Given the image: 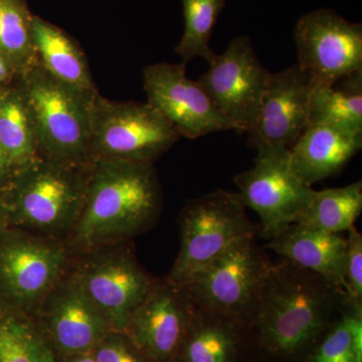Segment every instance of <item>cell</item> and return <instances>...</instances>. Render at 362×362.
Here are the masks:
<instances>
[{
    "instance_id": "obj_1",
    "label": "cell",
    "mask_w": 362,
    "mask_h": 362,
    "mask_svg": "<svg viewBox=\"0 0 362 362\" xmlns=\"http://www.w3.org/2000/svg\"><path fill=\"white\" fill-rule=\"evenodd\" d=\"M345 293L286 259L273 263L249 331L252 356L303 362L344 306Z\"/></svg>"
},
{
    "instance_id": "obj_2",
    "label": "cell",
    "mask_w": 362,
    "mask_h": 362,
    "mask_svg": "<svg viewBox=\"0 0 362 362\" xmlns=\"http://www.w3.org/2000/svg\"><path fill=\"white\" fill-rule=\"evenodd\" d=\"M162 202L154 164L93 161L84 206L66 242L75 255L128 242L156 225Z\"/></svg>"
},
{
    "instance_id": "obj_3",
    "label": "cell",
    "mask_w": 362,
    "mask_h": 362,
    "mask_svg": "<svg viewBox=\"0 0 362 362\" xmlns=\"http://www.w3.org/2000/svg\"><path fill=\"white\" fill-rule=\"evenodd\" d=\"M90 166L40 157L14 173L4 201L9 226L66 240L84 206Z\"/></svg>"
},
{
    "instance_id": "obj_4",
    "label": "cell",
    "mask_w": 362,
    "mask_h": 362,
    "mask_svg": "<svg viewBox=\"0 0 362 362\" xmlns=\"http://www.w3.org/2000/svg\"><path fill=\"white\" fill-rule=\"evenodd\" d=\"M23 94L32 109L40 158L90 163V117L99 94H90L52 77L39 61L21 73Z\"/></svg>"
},
{
    "instance_id": "obj_5",
    "label": "cell",
    "mask_w": 362,
    "mask_h": 362,
    "mask_svg": "<svg viewBox=\"0 0 362 362\" xmlns=\"http://www.w3.org/2000/svg\"><path fill=\"white\" fill-rule=\"evenodd\" d=\"M66 240L8 226L0 233V309L32 317L70 270Z\"/></svg>"
},
{
    "instance_id": "obj_6",
    "label": "cell",
    "mask_w": 362,
    "mask_h": 362,
    "mask_svg": "<svg viewBox=\"0 0 362 362\" xmlns=\"http://www.w3.org/2000/svg\"><path fill=\"white\" fill-rule=\"evenodd\" d=\"M180 249L166 280L183 286L233 245L256 237L239 194L218 189L183 207L180 216Z\"/></svg>"
},
{
    "instance_id": "obj_7",
    "label": "cell",
    "mask_w": 362,
    "mask_h": 362,
    "mask_svg": "<svg viewBox=\"0 0 362 362\" xmlns=\"http://www.w3.org/2000/svg\"><path fill=\"white\" fill-rule=\"evenodd\" d=\"M180 133L149 103L118 102L98 94L90 117V160L154 164Z\"/></svg>"
},
{
    "instance_id": "obj_8",
    "label": "cell",
    "mask_w": 362,
    "mask_h": 362,
    "mask_svg": "<svg viewBox=\"0 0 362 362\" xmlns=\"http://www.w3.org/2000/svg\"><path fill=\"white\" fill-rule=\"evenodd\" d=\"M272 261L256 237L233 245L182 286L195 306L249 327Z\"/></svg>"
},
{
    "instance_id": "obj_9",
    "label": "cell",
    "mask_w": 362,
    "mask_h": 362,
    "mask_svg": "<svg viewBox=\"0 0 362 362\" xmlns=\"http://www.w3.org/2000/svg\"><path fill=\"white\" fill-rule=\"evenodd\" d=\"M126 243L75 255L70 268L76 282L112 330L125 331L131 314L156 282Z\"/></svg>"
},
{
    "instance_id": "obj_10",
    "label": "cell",
    "mask_w": 362,
    "mask_h": 362,
    "mask_svg": "<svg viewBox=\"0 0 362 362\" xmlns=\"http://www.w3.org/2000/svg\"><path fill=\"white\" fill-rule=\"evenodd\" d=\"M233 181L244 206L259 214V233L266 240L294 223L314 192L295 175L285 148L259 150L254 166Z\"/></svg>"
},
{
    "instance_id": "obj_11",
    "label": "cell",
    "mask_w": 362,
    "mask_h": 362,
    "mask_svg": "<svg viewBox=\"0 0 362 362\" xmlns=\"http://www.w3.org/2000/svg\"><path fill=\"white\" fill-rule=\"evenodd\" d=\"M294 40L298 65L315 86L334 85L362 71V25L333 9L320 8L297 21Z\"/></svg>"
},
{
    "instance_id": "obj_12",
    "label": "cell",
    "mask_w": 362,
    "mask_h": 362,
    "mask_svg": "<svg viewBox=\"0 0 362 362\" xmlns=\"http://www.w3.org/2000/svg\"><path fill=\"white\" fill-rule=\"evenodd\" d=\"M270 76L251 40L240 35L230 40L223 54H216L197 81L233 130L247 133L258 118Z\"/></svg>"
},
{
    "instance_id": "obj_13",
    "label": "cell",
    "mask_w": 362,
    "mask_h": 362,
    "mask_svg": "<svg viewBox=\"0 0 362 362\" xmlns=\"http://www.w3.org/2000/svg\"><path fill=\"white\" fill-rule=\"evenodd\" d=\"M143 88L147 103L175 128L180 137L197 139L233 130L199 81L187 78L185 64L147 66L143 70Z\"/></svg>"
},
{
    "instance_id": "obj_14",
    "label": "cell",
    "mask_w": 362,
    "mask_h": 362,
    "mask_svg": "<svg viewBox=\"0 0 362 362\" xmlns=\"http://www.w3.org/2000/svg\"><path fill=\"white\" fill-rule=\"evenodd\" d=\"M30 318L59 361L92 352L112 330L70 270L52 288Z\"/></svg>"
},
{
    "instance_id": "obj_15",
    "label": "cell",
    "mask_w": 362,
    "mask_h": 362,
    "mask_svg": "<svg viewBox=\"0 0 362 362\" xmlns=\"http://www.w3.org/2000/svg\"><path fill=\"white\" fill-rule=\"evenodd\" d=\"M313 83L298 64L272 74L247 144L259 150L291 149L309 124Z\"/></svg>"
},
{
    "instance_id": "obj_16",
    "label": "cell",
    "mask_w": 362,
    "mask_h": 362,
    "mask_svg": "<svg viewBox=\"0 0 362 362\" xmlns=\"http://www.w3.org/2000/svg\"><path fill=\"white\" fill-rule=\"evenodd\" d=\"M194 310L182 286L156 280L131 314L125 331L149 362H173Z\"/></svg>"
},
{
    "instance_id": "obj_17",
    "label": "cell",
    "mask_w": 362,
    "mask_h": 362,
    "mask_svg": "<svg viewBox=\"0 0 362 362\" xmlns=\"http://www.w3.org/2000/svg\"><path fill=\"white\" fill-rule=\"evenodd\" d=\"M362 136L329 124H309L290 149V163L305 185L332 177L361 151Z\"/></svg>"
},
{
    "instance_id": "obj_18",
    "label": "cell",
    "mask_w": 362,
    "mask_h": 362,
    "mask_svg": "<svg viewBox=\"0 0 362 362\" xmlns=\"http://www.w3.org/2000/svg\"><path fill=\"white\" fill-rule=\"evenodd\" d=\"M268 240L267 247L281 258L313 272L343 290L347 242L339 233L294 223Z\"/></svg>"
},
{
    "instance_id": "obj_19",
    "label": "cell",
    "mask_w": 362,
    "mask_h": 362,
    "mask_svg": "<svg viewBox=\"0 0 362 362\" xmlns=\"http://www.w3.org/2000/svg\"><path fill=\"white\" fill-rule=\"evenodd\" d=\"M250 356L247 326L195 306L173 362H245Z\"/></svg>"
},
{
    "instance_id": "obj_20",
    "label": "cell",
    "mask_w": 362,
    "mask_h": 362,
    "mask_svg": "<svg viewBox=\"0 0 362 362\" xmlns=\"http://www.w3.org/2000/svg\"><path fill=\"white\" fill-rule=\"evenodd\" d=\"M32 35L37 61L52 77L90 94L99 93L84 54L63 30L32 16Z\"/></svg>"
},
{
    "instance_id": "obj_21",
    "label": "cell",
    "mask_w": 362,
    "mask_h": 362,
    "mask_svg": "<svg viewBox=\"0 0 362 362\" xmlns=\"http://www.w3.org/2000/svg\"><path fill=\"white\" fill-rule=\"evenodd\" d=\"M0 145L13 175L40 158L35 119L21 89L0 94Z\"/></svg>"
},
{
    "instance_id": "obj_22",
    "label": "cell",
    "mask_w": 362,
    "mask_h": 362,
    "mask_svg": "<svg viewBox=\"0 0 362 362\" xmlns=\"http://www.w3.org/2000/svg\"><path fill=\"white\" fill-rule=\"evenodd\" d=\"M317 123L362 136V71L334 85L313 87L309 124Z\"/></svg>"
},
{
    "instance_id": "obj_23",
    "label": "cell",
    "mask_w": 362,
    "mask_h": 362,
    "mask_svg": "<svg viewBox=\"0 0 362 362\" xmlns=\"http://www.w3.org/2000/svg\"><path fill=\"white\" fill-rule=\"evenodd\" d=\"M362 211V182L314 190L295 223L323 232L339 233L354 226Z\"/></svg>"
},
{
    "instance_id": "obj_24",
    "label": "cell",
    "mask_w": 362,
    "mask_h": 362,
    "mask_svg": "<svg viewBox=\"0 0 362 362\" xmlns=\"http://www.w3.org/2000/svg\"><path fill=\"white\" fill-rule=\"evenodd\" d=\"M0 362H59L32 318L0 309Z\"/></svg>"
},
{
    "instance_id": "obj_25",
    "label": "cell",
    "mask_w": 362,
    "mask_h": 362,
    "mask_svg": "<svg viewBox=\"0 0 362 362\" xmlns=\"http://www.w3.org/2000/svg\"><path fill=\"white\" fill-rule=\"evenodd\" d=\"M303 362H362V308L345 300L340 315Z\"/></svg>"
},
{
    "instance_id": "obj_26",
    "label": "cell",
    "mask_w": 362,
    "mask_h": 362,
    "mask_svg": "<svg viewBox=\"0 0 362 362\" xmlns=\"http://www.w3.org/2000/svg\"><path fill=\"white\" fill-rule=\"evenodd\" d=\"M185 14V33L176 45L175 52L183 64L197 57L211 63L216 57L211 49L209 40L214 25L223 11L226 0H181Z\"/></svg>"
},
{
    "instance_id": "obj_27",
    "label": "cell",
    "mask_w": 362,
    "mask_h": 362,
    "mask_svg": "<svg viewBox=\"0 0 362 362\" xmlns=\"http://www.w3.org/2000/svg\"><path fill=\"white\" fill-rule=\"evenodd\" d=\"M0 52L21 73L37 61L32 16L18 0H0Z\"/></svg>"
},
{
    "instance_id": "obj_28",
    "label": "cell",
    "mask_w": 362,
    "mask_h": 362,
    "mask_svg": "<svg viewBox=\"0 0 362 362\" xmlns=\"http://www.w3.org/2000/svg\"><path fill=\"white\" fill-rule=\"evenodd\" d=\"M92 354L97 362H149L126 331H109Z\"/></svg>"
},
{
    "instance_id": "obj_29",
    "label": "cell",
    "mask_w": 362,
    "mask_h": 362,
    "mask_svg": "<svg viewBox=\"0 0 362 362\" xmlns=\"http://www.w3.org/2000/svg\"><path fill=\"white\" fill-rule=\"evenodd\" d=\"M349 233L343 291L350 304L362 308V235L354 226Z\"/></svg>"
},
{
    "instance_id": "obj_30",
    "label": "cell",
    "mask_w": 362,
    "mask_h": 362,
    "mask_svg": "<svg viewBox=\"0 0 362 362\" xmlns=\"http://www.w3.org/2000/svg\"><path fill=\"white\" fill-rule=\"evenodd\" d=\"M13 175V170H11V165H9L8 160H7L6 153H4V149L0 145V187H2L6 182H8L9 185Z\"/></svg>"
},
{
    "instance_id": "obj_31",
    "label": "cell",
    "mask_w": 362,
    "mask_h": 362,
    "mask_svg": "<svg viewBox=\"0 0 362 362\" xmlns=\"http://www.w3.org/2000/svg\"><path fill=\"white\" fill-rule=\"evenodd\" d=\"M59 362H97L95 357L93 356L92 352L89 354H78V356H73L66 357V358L62 359Z\"/></svg>"
},
{
    "instance_id": "obj_32",
    "label": "cell",
    "mask_w": 362,
    "mask_h": 362,
    "mask_svg": "<svg viewBox=\"0 0 362 362\" xmlns=\"http://www.w3.org/2000/svg\"><path fill=\"white\" fill-rule=\"evenodd\" d=\"M9 66H11V62L0 52V83L8 77Z\"/></svg>"
},
{
    "instance_id": "obj_33",
    "label": "cell",
    "mask_w": 362,
    "mask_h": 362,
    "mask_svg": "<svg viewBox=\"0 0 362 362\" xmlns=\"http://www.w3.org/2000/svg\"><path fill=\"white\" fill-rule=\"evenodd\" d=\"M8 226V216H7L6 204H4V201H0V233Z\"/></svg>"
},
{
    "instance_id": "obj_34",
    "label": "cell",
    "mask_w": 362,
    "mask_h": 362,
    "mask_svg": "<svg viewBox=\"0 0 362 362\" xmlns=\"http://www.w3.org/2000/svg\"><path fill=\"white\" fill-rule=\"evenodd\" d=\"M245 362H275L266 361V359L259 358V357L252 356V354L249 357H247V361Z\"/></svg>"
}]
</instances>
